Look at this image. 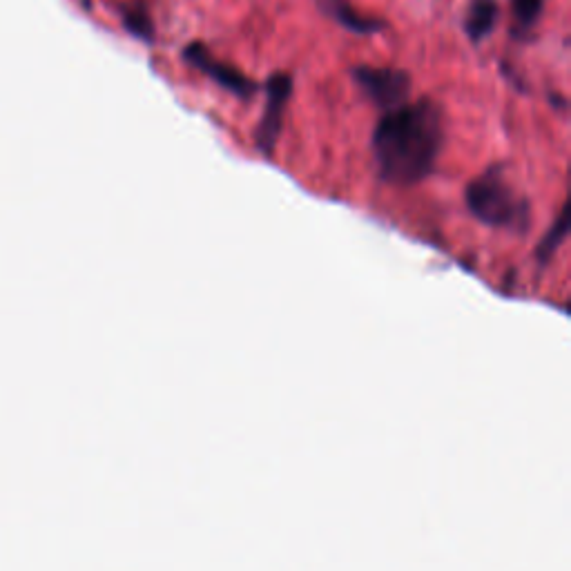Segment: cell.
Wrapping results in <instances>:
<instances>
[{
    "label": "cell",
    "instance_id": "3957f363",
    "mask_svg": "<svg viewBox=\"0 0 571 571\" xmlns=\"http://www.w3.org/2000/svg\"><path fill=\"white\" fill-rule=\"evenodd\" d=\"M293 96V76L288 72H275L266 81V103L255 130V145L264 159L275 157L277 141L284 130V116Z\"/></svg>",
    "mask_w": 571,
    "mask_h": 571
},
{
    "label": "cell",
    "instance_id": "277c9868",
    "mask_svg": "<svg viewBox=\"0 0 571 571\" xmlns=\"http://www.w3.org/2000/svg\"><path fill=\"white\" fill-rule=\"evenodd\" d=\"M353 81L364 92L375 108L393 110L398 105L409 101L411 96V74L398 67H373V65H357L351 70Z\"/></svg>",
    "mask_w": 571,
    "mask_h": 571
},
{
    "label": "cell",
    "instance_id": "5b68a950",
    "mask_svg": "<svg viewBox=\"0 0 571 571\" xmlns=\"http://www.w3.org/2000/svg\"><path fill=\"white\" fill-rule=\"evenodd\" d=\"M183 61L190 67H195L197 72L203 76H208L212 83H217L219 87H224L226 92L235 94L241 101H250L257 94V83L253 79H248L246 74H241L237 67H232L224 61H219L210 54V50L201 41H192L186 45V50L181 52Z\"/></svg>",
    "mask_w": 571,
    "mask_h": 571
},
{
    "label": "cell",
    "instance_id": "9c48e42d",
    "mask_svg": "<svg viewBox=\"0 0 571 571\" xmlns=\"http://www.w3.org/2000/svg\"><path fill=\"white\" fill-rule=\"evenodd\" d=\"M567 235H569V206H563V210H560V215L554 221V226L545 232L540 244L534 250V259L538 261L540 268H547L551 261H554L558 248L563 246Z\"/></svg>",
    "mask_w": 571,
    "mask_h": 571
},
{
    "label": "cell",
    "instance_id": "8992f818",
    "mask_svg": "<svg viewBox=\"0 0 571 571\" xmlns=\"http://www.w3.org/2000/svg\"><path fill=\"white\" fill-rule=\"evenodd\" d=\"M315 3L319 7V12H324L328 18H333V21L344 27L346 32L371 36V34H380L389 27L382 18L362 14L360 9H355V5L348 3V0H315Z\"/></svg>",
    "mask_w": 571,
    "mask_h": 571
},
{
    "label": "cell",
    "instance_id": "7a4b0ae2",
    "mask_svg": "<svg viewBox=\"0 0 571 571\" xmlns=\"http://www.w3.org/2000/svg\"><path fill=\"white\" fill-rule=\"evenodd\" d=\"M464 201L480 224L511 235H527L531 230V201L509 179L507 163H493L480 172L467 188Z\"/></svg>",
    "mask_w": 571,
    "mask_h": 571
},
{
    "label": "cell",
    "instance_id": "30bf717a",
    "mask_svg": "<svg viewBox=\"0 0 571 571\" xmlns=\"http://www.w3.org/2000/svg\"><path fill=\"white\" fill-rule=\"evenodd\" d=\"M518 32H531L543 16L545 0H509Z\"/></svg>",
    "mask_w": 571,
    "mask_h": 571
},
{
    "label": "cell",
    "instance_id": "52a82bcc",
    "mask_svg": "<svg viewBox=\"0 0 571 571\" xmlns=\"http://www.w3.org/2000/svg\"><path fill=\"white\" fill-rule=\"evenodd\" d=\"M500 18V5L498 0H471L464 12L462 29L469 36L471 43H482L496 32Z\"/></svg>",
    "mask_w": 571,
    "mask_h": 571
},
{
    "label": "cell",
    "instance_id": "6da1fadb",
    "mask_svg": "<svg viewBox=\"0 0 571 571\" xmlns=\"http://www.w3.org/2000/svg\"><path fill=\"white\" fill-rule=\"evenodd\" d=\"M444 141V112L433 99L386 110L371 137L377 177L389 186H418L438 166Z\"/></svg>",
    "mask_w": 571,
    "mask_h": 571
},
{
    "label": "cell",
    "instance_id": "ba28073f",
    "mask_svg": "<svg viewBox=\"0 0 571 571\" xmlns=\"http://www.w3.org/2000/svg\"><path fill=\"white\" fill-rule=\"evenodd\" d=\"M119 14H121L123 29L130 36L137 38V41H143V43L157 41V27H154L150 7L145 0H128V3L121 5Z\"/></svg>",
    "mask_w": 571,
    "mask_h": 571
}]
</instances>
